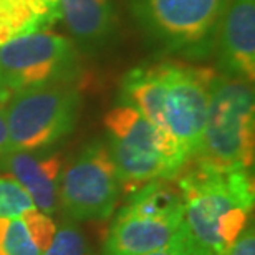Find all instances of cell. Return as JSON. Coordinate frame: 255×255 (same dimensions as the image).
Here are the masks:
<instances>
[{"label": "cell", "instance_id": "6da1fadb", "mask_svg": "<svg viewBox=\"0 0 255 255\" xmlns=\"http://www.w3.org/2000/svg\"><path fill=\"white\" fill-rule=\"evenodd\" d=\"M176 182L184 201L182 227L204 252L222 254L249 227L255 199L252 171L194 162Z\"/></svg>", "mask_w": 255, "mask_h": 255}, {"label": "cell", "instance_id": "7a4b0ae2", "mask_svg": "<svg viewBox=\"0 0 255 255\" xmlns=\"http://www.w3.org/2000/svg\"><path fill=\"white\" fill-rule=\"evenodd\" d=\"M105 129L106 146L126 191L134 192L154 179H174L187 164L172 136L128 105L118 103L106 113Z\"/></svg>", "mask_w": 255, "mask_h": 255}, {"label": "cell", "instance_id": "3957f363", "mask_svg": "<svg viewBox=\"0 0 255 255\" xmlns=\"http://www.w3.org/2000/svg\"><path fill=\"white\" fill-rule=\"evenodd\" d=\"M255 152L254 83L217 71L194 162L217 169L252 171Z\"/></svg>", "mask_w": 255, "mask_h": 255}, {"label": "cell", "instance_id": "277c9868", "mask_svg": "<svg viewBox=\"0 0 255 255\" xmlns=\"http://www.w3.org/2000/svg\"><path fill=\"white\" fill-rule=\"evenodd\" d=\"M231 0H132L131 15L144 37L169 55L202 58L216 50Z\"/></svg>", "mask_w": 255, "mask_h": 255}, {"label": "cell", "instance_id": "5b68a950", "mask_svg": "<svg viewBox=\"0 0 255 255\" xmlns=\"http://www.w3.org/2000/svg\"><path fill=\"white\" fill-rule=\"evenodd\" d=\"M81 93L76 83L18 91L5 103L10 151L50 149L78 123Z\"/></svg>", "mask_w": 255, "mask_h": 255}, {"label": "cell", "instance_id": "8992f818", "mask_svg": "<svg viewBox=\"0 0 255 255\" xmlns=\"http://www.w3.org/2000/svg\"><path fill=\"white\" fill-rule=\"evenodd\" d=\"M80 50L70 38L42 30L0 45V90L5 96L55 83H75Z\"/></svg>", "mask_w": 255, "mask_h": 255}, {"label": "cell", "instance_id": "52a82bcc", "mask_svg": "<svg viewBox=\"0 0 255 255\" xmlns=\"http://www.w3.org/2000/svg\"><path fill=\"white\" fill-rule=\"evenodd\" d=\"M120 191L106 141L93 139L63 167L58 201L71 221H105L115 212Z\"/></svg>", "mask_w": 255, "mask_h": 255}, {"label": "cell", "instance_id": "ba28073f", "mask_svg": "<svg viewBox=\"0 0 255 255\" xmlns=\"http://www.w3.org/2000/svg\"><path fill=\"white\" fill-rule=\"evenodd\" d=\"M216 75L214 68L167 60L164 123L187 161L201 146Z\"/></svg>", "mask_w": 255, "mask_h": 255}, {"label": "cell", "instance_id": "9c48e42d", "mask_svg": "<svg viewBox=\"0 0 255 255\" xmlns=\"http://www.w3.org/2000/svg\"><path fill=\"white\" fill-rule=\"evenodd\" d=\"M221 73L247 81L255 78V0H231L221 20L217 38Z\"/></svg>", "mask_w": 255, "mask_h": 255}, {"label": "cell", "instance_id": "30bf717a", "mask_svg": "<svg viewBox=\"0 0 255 255\" xmlns=\"http://www.w3.org/2000/svg\"><path fill=\"white\" fill-rule=\"evenodd\" d=\"M0 167L8 172L32 197L40 212L52 216L58 211V182L63 156L58 151H8Z\"/></svg>", "mask_w": 255, "mask_h": 255}, {"label": "cell", "instance_id": "8fae6325", "mask_svg": "<svg viewBox=\"0 0 255 255\" xmlns=\"http://www.w3.org/2000/svg\"><path fill=\"white\" fill-rule=\"evenodd\" d=\"M182 222L157 221L120 211L106 237L103 255H142L169 246Z\"/></svg>", "mask_w": 255, "mask_h": 255}, {"label": "cell", "instance_id": "7c38bea8", "mask_svg": "<svg viewBox=\"0 0 255 255\" xmlns=\"http://www.w3.org/2000/svg\"><path fill=\"white\" fill-rule=\"evenodd\" d=\"M60 18L71 42L86 53L98 52L116 32L113 0H58Z\"/></svg>", "mask_w": 255, "mask_h": 255}, {"label": "cell", "instance_id": "4fadbf2b", "mask_svg": "<svg viewBox=\"0 0 255 255\" xmlns=\"http://www.w3.org/2000/svg\"><path fill=\"white\" fill-rule=\"evenodd\" d=\"M166 66L167 60L141 65L128 71L121 81L118 103L134 108L157 129L169 134L164 123Z\"/></svg>", "mask_w": 255, "mask_h": 255}, {"label": "cell", "instance_id": "5bb4252c", "mask_svg": "<svg viewBox=\"0 0 255 255\" xmlns=\"http://www.w3.org/2000/svg\"><path fill=\"white\" fill-rule=\"evenodd\" d=\"M57 224L38 209L18 217L0 219V255H43Z\"/></svg>", "mask_w": 255, "mask_h": 255}, {"label": "cell", "instance_id": "9a60e30c", "mask_svg": "<svg viewBox=\"0 0 255 255\" xmlns=\"http://www.w3.org/2000/svg\"><path fill=\"white\" fill-rule=\"evenodd\" d=\"M57 20L58 0H0V45L48 30Z\"/></svg>", "mask_w": 255, "mask_h": 255}, {"label": "cell", "instance_id": "2e32d148", "mask_svg": "<svg viewBox=\"0 0 255 255\" xmlns=\"http://www.w3.org/2000/svg\"><path fill=\"white\" fill-rule=\"evenodd\" d=\"M121 211L157 221L182 222L184 201L177 182H172V179H154L132 192L129 202Z\"/></svg>", "mask_w": 255, "mask_h": 255}, {"label": "cell", "instance_id": "e0dca14e", "mask_svg": "<svg viewBox=\"0 0 255 255\" xmlns=\"http://www.w3.org/2000/svg\"><path fill=\"white\" fill-rule=\"evenodd\" d=\"M35 209L32 197L12 176H0V219L18 217Z\"/></svg>", "mask_w": 255, "mask_h": 255}, {"label": "cell", "instance_id": "ac0fdd59", "mask_svg": "<svg viewBox=\"0 0 255 255\" xmlns=\"http://www.w3.org/2000/svg\"><path fill=\"white\" fill-rule=\"evenodd\" d=\"M43 255H91V249L81 229L73 221H66L57 227Z\"/></svg>", "mask_w": 255, "mask_h": 255}, {"label": "cell", "instance_id": "d6986e66", "mask_svg": "<svg viewBox=\"0 0 255 255\" xmlns=\"http://www.w3.org/2000/svg\"><path fill=\"white\" fill-rule=\"evenodd\" d=\"M142 255H209V254L204 252L199 246H196L189 239V236L186 234L184 227H182L179 236H177L169 246L162 247L159 251L149 252V254H142Z\"/></svg>", "mask_w": 255, "mask_h": 255}, {"label": "cell", "instance_id": "ffe728a7", "mask_svg": "<svg viewBox=\"0 0 255 255\" xmlns=\"http://www.w3.org/2000/svg\"><path fill=\"white\" fill-rule=\"evenodd\" d=\"M219 255H255V232L254 227L249 226L244 229V232L236 239L232 246H229L226 251Z\"/></svg>", "mask_w": 255, "mask_h": 255}, {"label": "cell", "instance_id": "44dd1931", "mask_svg": "<svg viewBox=\"0 0 255 255\" xmlns=\"http://www.w3.org/2000/svg\"><path fill=\"white\" fill-rule=\"evenodd\" d=\"M5 103L7 101L0 100V159L10 151L8 128H7V118H5Z\"/></svg>", "mask_w": 255, "mask_h": 255}, {"label": "cell", "instance_id": "7402d4cb", "mask_svg": "<svg viewBox=\"0 0 255 255\" xmlns=\"http://www.w3.org/2000/svg\"><path fill=\"white\" fill-rule=\"evenodd\" d=\"M0 100H3V101H7V100H8V96H5V95L2 93V90H0Z\"/></svg>", "mask_w": 255, "mask_h": 255}]
</instances>
